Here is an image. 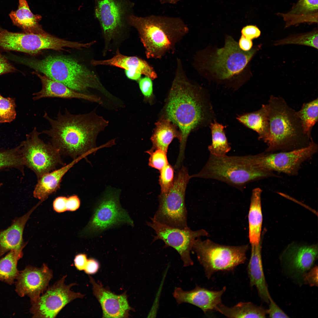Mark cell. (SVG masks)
I'll return each instance as SVG.
<instances>
[{"label":"cell","mask_w":318,"mask_h":318,"mask_svg":"<svg viewBox=\"0 0 318 318\" xmlns=\"http://www.w3.org/2000/svg\"><path fill=\"white\" fill-rule=\"evenodd\" d=\"M202 90L187 76L181 59L177 58L174 77L164 107L165 117L180 130L179 155L182 161L188 137L194 130L210 121V107Z\"/></svg>","instance_id":"6da1fadb"},{"label":"cell","mask_w":318,"mask_h":318,"mask_svg":"<svg viewBox=\"0 0 318 318\" xmlns=\"http://www.w3.org/2000/svg\"><path fill=\"white\" fill-rule=\"evenodd\" d=\"M43 117L50 127L41 134L49 138L51 143L61 155L73 159L87 156L99 148L96 145L97 137L109 123L95 110L88 113L74 114L66 108L64 113L59 110L55 117H51L46 112Z\"/></svg>","instance_id":"7a4b0ae2"},{"label":"cell","mask_w":318,"mask_h":318,"mask_svg":"<svg viewBox=\"0 0 318 318\" xmlns=\"http://www.w3.org/2000/svg\"><path fill=\"white\" fill-rule=\"evenodd\" d=\"M128 22L137 31L149 59H160L174 52L176 45L189 31L187 25L179 17L153 15L140 17L132 14Z\"/></svg>","instance_id":"3957f363"},{"label":"cell","mask_w":318,"mask_h":318,"mask_svg":"<svg viewBox=\"0 0 318 318\" xmlns=\"http://www.w3.org/2000/svg\"><path fill=\"white\" fill-rule=\"evenodd\" d=\"M267 105L269 132L265 152L292 151L310 144L312 137L305 133L297 111L283 98L272 95Z\"/></svg>","instance_id":"277c9868"},{"label":"cell","mask_w":318,"mask_h":318,"mask_svg":"<svg viewBox=\"0 0 318 318\" xmlns=\"http://www.w3.org/2000/svg\"><path fill=\"white\" fill-rule=\"evenodd\" d=\"M260 47L259 45L244 51L237 42L228 36L223 47L208 54L203 50L197 52L193 57L192 66L201 75L208 73L218 81L229 82L243 74Z\"/></svg>","instance_id":"5b68a950"},{"label":"cell","mask_w":318,"mask_h":318,"mask_svg":"<svg viewBox=\"0 0 318 318\" xmlns=\"http://www.w3.org/2000/svg\"><path fill=\"white\" fill-rule=\"evenodd\" d=\"M191 177L216 180L241 191L251 182L269 177H280L274 172L259 169L253 155L216 157L210 154L201 170Z\"/></svg>","instance_id":"8992f818"},{"label":"cell","mask_w":318,"mask_h":318,"mask_svg":"<svg viewBox=\"0 0 318 318\" xmlns=\"http://www.w3.org/2000/svg\"><path fill=\"white\" fill-rule=\"evenodd\" d=\"M22 61L36 71L77 92L85 94L89 89L93 88L110 95L93 72L71 58L49 56L42 59Z\"/></svg>","instance_id":"52a82bcc"},{"label":"cell","mask_w":318,"mask_h":318,"mask_svg":"<svg viewBox=\"0 0 318 318\" xmlns=\"http://www.w3.org/2000/svg\"><path fill=\"white\" fill-rule=\"evenodd\" d=\"M248 249V245L226 246L199 238L195 240L192 247L208 279L217 272L231 271L244 264Z\"/></svg>","instance_id":"ba28073f"},{"label":"cell","mask_w":318,"mask_h":318,"mask_svg":"<svg viewBox=\"0 0 318 318\" xmlns=\"http://www.w3.org/2000/svg\"><path fill=\"white\" fill-rule=\"evenodd\" d=\"M191 175L183 166L175 177L172 186L167 192L159 196V205L153 218L158 222L180 229L188 227L185 196L187 185Z\"/></svg>","instance_id":"9c48e42d"},{"label":"cell","mask_w":318,"mask_h":318,"mask_svg":"<svg viewBox=\"0 0 318 318\" xmlns=\"http://www.w3.org/2000/svg\"><path fill=\"white\" fill-rule=\"evenodd\" d=\"M120 191L108 190L95 207L89 223L83 230V236L99 234L109 228L126 224L134 226L133 221L121 206Z\"/></svg>","instance_id":"30bf717a"},{"label":"cell","mask_w":318,"mask_h":318,"mask_svg":"<svg viewBox=\"0 0 318 318\" xmlns=\"http://www.w3.org/2000/svg\"><path fill=\"white\" fill-rule=\"evenodd\" d=\"M41 134L34 127L20 146L24 165L35 173L38 179L58 165H65L59 150L51 143L42 140Z\"/></svg>","instance_id":"8fae6325"},{"label":"cell","mask_w":318,"mask_h":318,"mask_svg":"<svg viewBox=\"0 0 318 318\" xmlns=\"http://www.w3.org/2000/svg\"><path fill=\"white\" fill-rule=\"evenodd\" d=\"M95 16L100 24L105 42V49L112 40L120 33L132 14L130 0H95Z\"/></svg>","instance_id":"7c38bea8"},{"label":"cell","mask_w":318,"mask_h":318,"mask_svg":"<svg viewBox=\"0 0 318 318\" xmlns=\"http://www.w3.org/2000/svg\"><path fill=\"white\" fill-rule=\"evenodd\" d=\"M318 146L312 140L308 146L285 152H266L253 155L255 163L262 170L297 175L302 164L317 152Z\"/></svg>","instance_id":"4fadbf2b"},{"label":"cell","mask_w":318,"mask_h":318,"mask_svg":"<svg viewBox=\"0 0 318 318\" xmlns=\"http://www.w3.org/2000/svg\"><path fill=\"white\" fill-rule=\"evenodd\" d=\"M146 224L155 231L153 242L160 240L165 243L164 247H171L178 253L184 266L192 265L193 262L190 256V252L195 240L202 236H208V232L201 229L193 231L188 227L180 229L170 226L153 220L146 222Z\"/></svg>","instance_id":"5bb4252c"},{"label":"cell","mask_w":318,"mask_h":318,"mask_svg":"<svg viewBox=\"0 0 318 318\" xmlns=\"http://www.w3.org/2000/svg\"><path fill=\"white\" fill-rule=\"evenodd\" d=\"M67 275L63 276L52 286L47 288L35 302L31 303L30 313L33 318H55L67 304L85 295L71 290L75 283L67 285Z\"/></svg>","instance_id":"9a60e30c"},{"label":"cell","mask_w":318,"mask_h":318,"mask_svg":"<svg viewBox=\"0 0 318 318\" xmlns=\"http://www.w3.org/2000/svg\"><path fill=\"white\" fill-rule=\"evenodd\" d=\"M317 255V245L290 246L281 256L283 270L297 283L302 284L305 275L312 267Z\"/></svg>","instance_id":"2e32d148"},{"label":"cell","mask_w":318,"mask_h":318,"mask_svg":"<svg viewBox=\"0 0 318 318\" xmlns=\"http://www.w3.org/2000/svg\"><path fill=\"white\" fill-rule=\"evenodd\" d=\"M53 272L44 264L40 268L28 266L19 271L15 283V291L21 297L27 295L31 303L35 302L47 288Z\"/></svg>","instance_id":"e0dca14e"},{"label":"cell","mask_w":318,"mask_h":318,"mask_svg":"<svg viewBox=\"0 0 318 318\" xmlns=\"http://www.w3.org/2000/svg\"><path fill=\"white\" fill-rule=\"evenodd\" d=\"M91 63L94 66L107 65L124 69L127 77L132 80L138 81L142 75L149 77L153 80L158 78L154 68L146 61L137 56L123 55L118 49L111 58L104 60L93 59Z\"/></svg>","instance_id":"ac0fdd59"},{"label":"cell","mask_w":318,"mask_h":318,"mask_svg":"<svg viewBox=\"0 0 318 318\" xmlns=\"http://www.w3.org/2000/svg\"><path fill=\"white\" fill-rule=\"evenodd\" d=\"M226 289V286L219 291L211 290L197 285L193 290L185 291L176 288L173 293V297L178 304L186 303L200 308L205 313L216 310L222 303L221 297Z\"/></svg>","instance_id":"d6986e66"},{"label":"cell","mask_w":318,"mask_h":318,"mask_svg":"<svg viewBox=\"0 0 318 318\" xmlns=\"http://www.w3.org/2000/svg\"><path fill=\"white\" fill-rule=\"evenodd\" d=\"M90 282L92 285L94 295L101 304L103 317L123 318L129 316L131 308L130 306L126 295H117L97 283L89 276Z\"/></svg>","instance_id":"ffe728a7"},{"label":"cell","mask_w":318,"mask_h":318,"mask_svg":"<svg viewBox=\"0 0 318 318\" xmlns=\"http://www.w3.org/2000/svg\"><path fill=\"white\" fill-rule=\"evenodd\" d=\"M41 80L42 88L33 94V99L36 101L45 98L82 99L102 104L100 97L94 95L80 93L73 90L60 82L52 80L38 72H33Z\"/></svg>","instance_id":"44dd1931"},{"label":"cell","mask_w":318,"mask_h":318,"mask_svg":"<svg viewBox=\"0 0 318 318\" xmlns=\"http://www.w3.org/2000/svg\"><path fill=\"white\" fill-rule=\"evenodd\" d=\"M41 203L39 202L25 214L15 218L8 228L0 230V258L6 252L24 247L26 243L23 236L25 226L32 213Z\"/></svg>","instance_id":"7402d4cb"},{"label":"cell","mask_w":318,"mask_h":318,"mask_svg":"<svg viewBox=\"0 0 318 318\" xmlns=\"http://www.w3.org/2000/svg\"><path fill=\"white\" fill-rule=\"evenodd\" d=\"M251 244V255L247 267L250 286H255L261 299L268 304L271 296L264 275L260 243Z\"/></svg>","instance_id":"603a6c76"},{"label":"cell","mask_w":318,"mask_h":318,"mask_svg":"<svg viewBox=\"0 0 318 318\" xmlns=\"http://www.w3.org/2000/svg\"><path fill=\"white\" fill-rule=\"evenodd\" d=\"M87 156L82 155L62 168L43 175L38 179L33 192V196L42 202L59 188L62 179L75 164Z\"/></svg>","instance_id":"cb8c5ba5"},{"label":"cell","mask_w":318,"mask_h":318,"mask_svg":"<svg viewBox=\"0 0 318 318\" xmlns=\"http://www.w3.org/2000/svg\"><path fill=\"white\" fill-rule=\"evenodd\" d=\"M318 0H299L287 13L280 14L286 22L285 27L304 22L316 23Z\"/></svg>","instance_id":"d4e9b609"},{"label":"cell","mask_w":318,"mask_h":318,"mask_svg":"<svg viewBox=\"0 0 318 318\" xmlns=\"http://www.w3.org/2000/svg\"><path fill=\"white\" fill-rule=\"evenodd\" d=\"M262 191L259 188L252 191L248 216L249 238L251 244L260 243L263 220L261 198Z\"/></svg>","instance_id":"484cf974"},{"label":"cell","mask_w":318,"mask_h":318,"mask_svg":"<svg viewBox=\"0 0 318 318\" xmlns=\"http://www.w3.org/2000/svg\"><path fill=\"white\" fill-rule=\"evenodd\" d=\"M17 9L12 11L9 16L15 25L23 30L25 33H43L38 24L40 16L34 15L31 11L26 0H18Z\"/></svg>","instance_id":"4316f807"},{"label":"cell","mask_w":318,"mask_h":318,"mask_svg":"<svg viewBox=\"0 0 318 318\" xmlns=\"http://www.w3.org/2000/svg\"><path fill=\"white\" fill-rule=\"evenodd\" d=\"M155 125L151 138L153 145L151 149H160L167 153L168 146L173 139L176 138L180 140V133L175 125L164 117L158 121Z\"/></svg>","instance_id":"83f0119b"},{"label":"cell","mask_w":318,"mask_h":318,"mask_svg":"<svg viewBox=\"0 0 318 318\" xmlns=\"http://www.w3.org/2000/svg\"><path fill=\"white\" fill-rule=\"evenodd\" d=\"M237 119L245 126L256 132L258 139L265 143L269 132L267 104L262 105L257 111L238 115Z\"/></svg>","instance_id":"f1b7e54d"},{"label":"cell","mask_w":318,"mask_h":318,"mask_svg":"<svg viewBox=\"0 0 318 318\" xmlns=\"http://www.w3.org/2000/svg\"><path fill=\"white\" fill-rule=\"evenodd\" d=\"M216 310L229 318H265L267 314V309L250 302H241L231 307L221 303Z\"/></svg>","instance_id":"f546056e"},{"label":"cell","mask_w":318,"mask_h":318,"mask_svg":"<svg viewBox=\"0 0 318 318\" xmlns=\"http://www.w3.org/2000/svg\"><path fill=\"white\" fill-rule=\"evenodd\" d=\"M22 249L13 250L0 259V281L13 284L19 274L18 261L23 255Z\"/></svg>","instance_id":"4dcf8cb0"},{"label":"cell","mask_w":318,"mask_h":318,"mask_svg":"<svg viewBox=\"0 0 318 318\" xmlns=\"http://www.w3.org/2000/svg\"><path fill=\"white\" fill-rule=\"evenodd\" d=\"M224 127L215 121L211 123L212 143L208 147L210 154L216 157L223 156L231 150L224 130Z\"/></svg>","instance_id":"1f68e13d"},{"label":"cell","mask_w":318,"mask_h":318,"mask_svg":"<svg viewBox=\"0 0 318 318\" xmlns=\"http://www.w3.org/2000/svg\"><path fill=\"white\" fill-rule=\"evenodd\" d=\"M297 112L304 132L312 137V128L318 121V98L304 103L300 110Z\"/></svg>","instance_id":"d6a6232c"},{"label":"cell","mask_w":318,"mask_h":318,"mask_svg":"<svg viewBox=\"0 0 318 318\" xmlns=\"http://www.w3.org/2000/svg\"><path fill=\"white\" fill-rule=\"evenodd\" d=\"M318 33L317 29L303 34L292 35L276 41L274 44L281 45L296 44L318 48Z\"/></svg>","instance_id":"836d02e7"},{"label":"cell","mask_w":318,"mask_h":318,"mask_svg":"<svg viewBox=\"0 0 318 318\" xmlns=\"http://www.w3.org/2000/svg\"><path fill=\"white\" fill-rule=\"evenodd\" d=\"M24 165L20 146L15 148L0 151V169L6 167H19Z\"/></svg>","instance_id":"e575fe53"},{"label":"cell","mask_w":318,"mask_h":318,"mask_svg":"<svg viewBox=\"0 0 318 318\" xmlns=\"http://www.w3.org/2000/svg\"><path fill=\"white\" fill-rule=\"evenodd\" d=\"M16 107L14 98L4 97L0 94V123L10 122L15 119Z\"/></svg>","instance_id":"d590c367"},{"label":"cell","mask_w":318,"mask_h":318,"mask_svg":"<svg viewBox=\"0 0 318 318\" xmlns=\"http://www.w3.org/2000/svg\"><path fill=\"white\" fill-rule=\"evenodd\" d=\"M150 155L148 165L151 167L160 170L168 163L167 153L159 149H152L146 152Z\"/></svg>","instance_id":"8d00e7d4"},{"label":"cell","mask_w":318,"mask_h":318,"mask_svg":"<svg viewBox=\"0 0 318 318\" xmlns=\"http://www.w3.org/2000/svg\"><path fill=\"white\" fill-rule=\"evenodd\" d=\"M160 171L159 180L160 193H164L168 191L172 186L174 179V169L168 163Z\"/></svg>","instance_id":"74e56055"},{"label":"cell","mask_w":318,"mask_h":318,"mask_svg":"<svg viewBox=\"0 0 318 318\" xmlns=\"http://www.w3.org/2000/svg\"><path fill=\"white\" fill-rule=\"evenodd\" d=\"M153 80L145 76L141 78L138 81L140 89L146 99H150L153 95Z\"/></svg>","instance_id":"f35d334b"},{"label":"cell","mask_w":318,"mask_h":318,"mask_svg":"<svg viewBox=\"0 0 318 318\" xmlns=\"http://www.w3.org/2000/svg\"><path fill=\"white\" fill-rule=\"evenodd\" d=\"M267 314L270 318H289V317L277 305L271 297Z\"/></svg>","instance_id":"ab89813d"},{"label":"cell","mask_w":318,"mask_h":318,"mask_svg":"<svg viewBox=\"0 0 318 318\" xmlns=\"http://www.w3.org/2000/svg\"><path fill=\"white\" fill-rule=\"evenodd\" d=\"M242 35L245 37L252 40L258 37L261 31L256 26L248 25L244 27L241 30Z\"/></svg>","instance_id":"60d3db41"},{"label":"cell","mask_w":318,"mask_h":318,"mask_svg":"<svg viewBox=\"0 0 318 318\" xmlns=\"http://www.w3.org/2000/svg\"><path fill=\"white\" fill-rule=\"evenodd\" d=\"M303 282L311 286H317V266L312 267L306 273Z\"/></svg>","instance_id":"b9f144b4"},{"label":"cell","mask_w":318,"mask_h":318,"mask_svg":"<svg viewBox=\"0 0 318 318\" xmlns=\"http://www.w3.org/2000/svg\"><path fill=\"white\" fill-rule=\"evenodd\" d=\"M16 69L0 52V75L14 72Z\"/></svg>","instance_id":"7bdbcfd3"},{"label":"cell","mask_w":318,"mask_h":318,"mask_svg":"<svg viewBox=\"0 0 318 318\" xmlns=\"http://www.w3.org/2000/svg\"><path fill=\"white\" fill-rule=\"evenodd\" d=\"M67 198L60 196L57 198L54 201L53 207L58 213H62L67 211L66 203Z\"/></svg>","instance_id":"ee69618b"},{"label":"cell","mask_w":318,"mask_h":318,"mask_svg":"<svg viewBox=\"0 0 318 318\" xmlns=\"http://www.w3.org/2000/svg\"><path fill=\"white\" fill-rule=\"evenodd\" d=\"M99 267L98 261L94 259L90 258L88 259L84 271L87 274H94L97 272Z\"/></svg>","instance_id":"f6af8a7d"},{"label":"cell","mask_w":318,"mask_h":318,"mask_svg":"<svg viewBox=\"0 0 318 318\" xmlns=\"http://www.w3.org/2000/svg\"><path fill=\"white\" fill-rule=\"evenodd\" d=\"M80 200L77 195H73L67 198L66 203L67 211H74L79 208Z\"/></svg>","instance_id":"bcb514c9"},{"label":"cell","mask_w":318,"mask_h":318,"mask_svg":"<svg viewBox=\"0 0 318 318\" xmlns=\"http://www.w3.org/2000/svg\"><path fill=\"white\" fill-rule=\"evenodd\" d=\"M88 259L85 254H80L76 256L74 262L76 269L79 270H84Z\"/></svg>","instance_id":"7dc6e473"},{"label":"cell","mask_w":318,"mask_h":318,"mask_svg":"<svg viewBox=\"0 0 318 318\" xmlns=\"http://www.w3.org/2000/svg\"><path fill=\"white\" fill-rule=\"evenodd\" d=\"M238 44L241 50L247 51L251 49L253 43L251 40L247 39L241 35Z\"/></svg>","instance_id":"c3c4849f"},{"label":"cell","mask_w":318,"mask_h":318,"mask_svg":"<svg viewBox=\"0 0 318 318\" xmlns=\"http://www.w3.org/2000/svg\"><path fill=\"white\" fill-rule=\"evenodd\" d=\"M162 4H174L181 0H158Z\"/></svg>","instance_id":"681fc988"},{"label":"cell","mask_w":318,"mask_h":318,"mask_svg":"<svg viewBox=\"0 0 318 318\" xmlns=\"http://www.w3.org/2000/svg\"><path fill=\"white\" fill-rule=\"evenodd\" d=\"M2 29V28H1V27H0V30H2V29Z\"/></svg>","instance_id":"f907efd6"},{"label":"cell","mask_w":318,"mask_h":318,"mask_svg":"<svg viewBox=\"0 0 318 318\" xmlns=\"http://www.w3.org/2000/svg\"><path fill=\"white\" fill-rule=\"evenodd\" d=\"M0 185H1V184H0Z\"/></svg>","instance_id":"816d5d0a"}]
</instances>
